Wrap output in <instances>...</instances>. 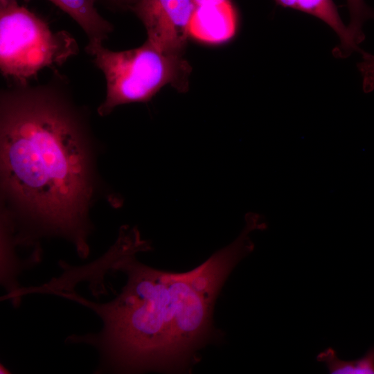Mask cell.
Masks as SVG:
<instances>
[{
    "label": "cell",
    "mask_w": 374,
    "mask_h": 374,
    "mask_svg": "<svg viewBox=\"0 0 374 374\" xmlns=\"http://www.w3.org/2000/svg\"><path fill=\"white\" fill-rule=\"evenodd\" d=\"M85 51L105 79V98L98 108L102 116L121 105L147 102L167 85L180 92L188 90L191 66L182 55L163 53L146 41L121 51L92 41Z\"/></svg>",
    "instance_id": "3"
},
{
    "label": "cell",
    "mask_w": 374,
    "mask_h": 374,
    "mask_svg": "<svg viewBox=\"0 0 374 374\" xmlns=\"http://www.w3.org/2000/svg\"><path fill=\"white\" fill-rule=\"evenodd\" d=\"M249 235L243 229L199 267L171 273L139 261L136 254L151 249L150 244L137 229L121 228L108 265L127 276L121 292L105 303L89 301L74 289L55 294L89 308L103 323L98 332L73 334L64 342L97 350L94 373H188L215 334L213 312L222 286L254 249Z\"/></svg>",
    "instance_id": "1"
},
{
    "label": "cell",
    "mask_w": 374,
    "mask_h": 374,
    "mask_svg": "<svg viewBox=\"0 0 374 374\" xmlns=\"http://www.w3.org/2000/svg\"><path fill=\"white\" fill-rule=\"evenodd\" d=\"M295 9L316 17L329 26L339 38L341 52H361L352 39L348 26L342 21L332 0H297Z\"/></svg>",
    "instance_id": "8"
},
{
    "label": "cell",
    "mask_w": 374,
    "mask_h": 374,
    "mask_svg": "<svg viewBox=\"0 0 374 374\" xmlns=\"http://www.w3.org/2000/svg\"><path fill=\"white\" fill-rule=\"evenodd\" d=\"M317 360L323 363L331 374H374V348L352 361L339 359L332 348H328L318 354Z\"/></svg>",
    "instance_id": "9"
},
{
    "label": "cell",
    "mask_w": 374,
    "mask_h": 374,
    "mask_svg": "<svg viewBox=\"0 0 374 374\" xmlns=\"http://www.w3.org/2000/svg\"><path fill=\"white\" fill-rule=\"evenodd\" d=\"M350 23L348 26L350 35L356 44L364 39L362 26L368 19H374V9L366 5L364 0H346Z\"/></svg>",
    "instance_id": "10"
},
{
    "label": "cell",
    "mask_w": 374,
    "mask_h": 374,
    "mask_svg": "<svg viewBox=\"0 0 374 374\" xmlns=\"http://www.w3.org/2000/svg\"><path fill=\"white\" fill-rule=\"evenodd\" d=\"M0 373H10V372L8 368L5 367V366L1 364L0 366Z\"/></svg>",
    "instance_id": "15"
},
{
    "label": "cell",
    "mask_w": 374,
    "mask_h": 374,
    "mask_svg": "<svg viewBox=\"0 0 374 374\" xmlns=\"http://www.w3.org/2000/svg\"><path fill=\"white\" fill-rule=\"evenodd\" d=\"M69 15L82 29L89 42H104L113 26L97 11L94 0H49Z\"/></svg>",
    "instance_id": "7"
},
{
    "label": "cell",
    "mask_w": 374,
    "mask_h": 374,
    "mask_svg": "<svg viewBox=\"0 0 374 374\" xmlns=\"http://www.w3.org/2000/svg\"><path fill=\"white\" fill-rule=\"evenodd\" d=\"M276 2L284 7L292 9H295L297 0H275Z\"/></svg>",
    "instance_id": "12"
},
{
    "label": "cell",
    "mask_w": 374,
    "mask_h": 374,
    "mask_svg": "<svg viewBox=\"0 0 374 374\" xmlns=\"http://www.w3.org/2000/svg\"><path fill=\"white\" fill-rule=\"evenodd\" d=\"M196 6L194 0H136L130 10L143 24L147 42L163 53L182 55Z\"/></svg>",
    "instance_id": "5"
},
{
    "label": "cell",
    "mask_w": 374,
    "mask_h": 374,
    "mask_svg": "<svg viewBox=\"0 0 374 374\" xmlns=\"http://www.w3.org/2000/svg\"><path fill=\"white\" fill-rule=\"evenodd\" d=\"M25 2L28 3L31 0H24Z\"/></svg>",
    "instance_id": "16"
},
{
    "label": "cell",
    "mask_w": 374,
    "mask_h": 374,
    "mask_svg": "<svg viewBox=\"0 0 374 374\" xmlns=\"http://www.w3.org/2000/svg\"><path fill=\"white\" fill-rule=\"evenodd\" d=\"M196 5L204 4V3H219L223 1H227L231 0H194Z\"/></svg>",
    "instance_id": "14"
},
{
    "label": "cell",
    "mask_w": 374,
    "mask_h": 374,
    "mask_svg": "<svg viewBox=\"0 0 374 374\" xmlns=\"http://www.w3.org/2000/svg\"><path fill=\"white\" fill-rule=\"evenodd\" d=\"M79 52L66 30H52L36 14L19 4L0 9V71L15 85H26L44 69L57 72Z\"/></svg>",
    "instance_id": "4"
},
{
    "label": "cell",
    "mask_w": 374,
    "mask_h": 374,
    "mask_svg": "<svg viewBox=\"0 0 374 374\" xmlns=\"http://www.w3.org/2000/svg\"><path fill=\"white\" fill-rule=\"evenodd\" d=\"M59 72L47 83L1 92L3 186L42 234L89 254V170L82 123Z\"/></svg>",
    "instance_id": "2"
},
{
    "label": "cell",
    "mask_w": 374,
    "mask_h": 374,
    "mask_svg": "<svg viewBox=\"0 0 374 374\" xmlns=\"http://www.w3.org/2000/svg\"><path fill=\"white\" fill-rule=\"evenodd\" d=\"M238 14L231 1L197 5L189 25V36L206 44H217L235 35Z\"/></svg>",
    "instance_id": "6"
},
{
    "label": "cell",
    "mask_w": 374,
    "mask_h": 374,
    "mask_svg": "<svg viewBox=\"0 0 374 374\" xmlns=\"http://www.w3.org/2000/svg\"><path fill=\"white\" fill-rule=\"evenodd\" d=\"M19 0H0V9L19 4Z\"/></svg>",
    "instance_id": "13"
},
{
    "label": "cell",
    "mask_w": 374,
    "mask_h": 374,
    "mask_svg": "<svg viewBox=\"0 0 374 374\" xmlns=\"http://www.w3.org/2000/svg\"><path fill=\"white\" fill-rule=\"evenodd\" d=\"M107 3L119 8L130 9L136 0H105Z\"/></svg>",
    "instance_id": "11"
}]
</instances>
